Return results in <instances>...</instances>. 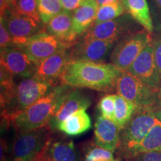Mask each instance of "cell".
I'll use <instances>...</instances> for the list:
<instances>
[{
	"instance_id": "34",
	"label": "cell",
	"mask_w": 161,
	"mask_h": 161,
	"mask_svg": "<svg viewBox=\"0 0 161 161\" xmlns=\"http://www.w3.org/2000/svg\"><path fill=\"white\" fill-rule=\"evenodd\" d=\"M119 1V0H96V3H97L98 7L102 5H108V4H111L114 3H116V2Z\"/></svg>"
},
{
	"instance_id": "38",
	"label": "cell",
	"mask_w": 161,
	"mask_h": 161,
	"mask_svg": "<svg viewBox=\"0 0 161 161\" xmlns=\"http://www.w3.org/2000/svg\"><path fill=\"white\" fill-rule=\"evenodd\" d=\"M5 1L7 2V3L8 4L9 6H11L14 4V3L15 2V0H5Z\"/></svg>"
},
{
	"instance_id": "7",
	"label": "cell",
	"mask_w": 161,
	"mask_h": 161,
	"mask_svg": "<svg viewBox=\"0 0 161 161\" xmlns=\"http://www.w3.org/2000/svg\"><path fill=\"white\" fill-rule=\"evenodd\" d=\"M152 41L151 33L146 30L126 36L113 50L111 64L120 71L127 72L141 52Z\"/></svg>"
},
{
	"instance_id": "10",
	"label": "cell",
	"mask_w": 161,
	"mask_h": 161,
	"mask_svg": "<svg viewBox=\"0 0 161 161\" xmlns=\"http://www.w3.org/2000/svg\"><path fill=\"white\" fill-rule=\"evenodd\" d=\"M127 72L140 78L159 93L161 87V76L157 69L152 41L144 48Z\"/></svg>"
},
{
	"instance_id": "11",
	"label": "cell",
	"mask_w": 161,
	"mask_h": 161,
	"mask_svg": "<svg viewBox=\"0 0 161 161\" xmlns=\"http://www.w3.org/2000/svg\"><path fill=\"white\" fill-rule=\"evenodd\" d=\"M114 43L81 38L68 49L70 61L102 62L109 54Z\"/></svg>"
},
{
	"instance_id": "9",
	"label": "cell",
	"mask_w": 161,
	"mask_h": 161,
	"mask_svg": "<svg viewBox=\"0 0 161 161\" xmlns=\"http://www.w3.org/2000/svg\"><path fill=\"white\" fill-rule=\"evenodd\" d=\"M131 17L127 14L110 21L92 24L82 35L86 40H101L116 42L132 34Z\"/></svg>"
},
{
	"instance_id": "6",
	"label": "cell",
	"mask_w": 161,
	"mask_h": 161,
	"mask_svg": "<svg viewBox=\"0 0 161 161\" xmlns=\"http://www.w3.org/2000/svg\"><path fill=\"white\" fill-rule=\"evenodd\" d=\"M117 94L131 102L137 108H153L159 93L136 76L128 72H122L116 84Z\"/></svg>"
},
{
	"instance_id": "1",
	"label": "cell",
	"mask_w": 161,
	"mask_h": 161,
	"mask_svg": "<svg viewBox=\"0 0 161 161\" xmlns=\"http://www.w3.org/2000/svg\"><path fill=\"white\" fill-rule=\"evenodd\" d=\"M122 72L112 64L70 61L60 76V82L72 88H88L107 92L116 88V81Z\"/></svg>"
},
{
	"instance_id": "24",
	"label": "cell",
	"mask_w": 161,
	"mask_h": 161,
	"mask_svg": "<svg viewBox=\"0 0 161 161\" xmlns=\"http://www.w3.org/2000/svg\"><path fill=\"white\" fill-rule=\"evenodd\" d=\"M125 11V8L122 0L108 5L100 6L98 7L96 20L93 24H99L116 19L119 16L124 14Z\"/></svg>"
},
{
	"instance_id": "23",
	"label": "cell",
	"mask_w": 161,
	"mask_h": 161,
	"mask_svg": "<svg viewBox=\"0 0 161 161\" xmlns=\"http://www.w3.org/2000/svg\"><path fill=\"white\" fill-rule=\"evenodd\" d=\"M136 109L137 107L131 102L119 94H116L114 122L117 125L120 130L128 124Z\"/></svg>"
},
{
	"instance_id": "22",
	"label": "cell",
	"mask_w": 161,
	"mask_h": 161,
	"mask_svg": "<svg viewBox=\"0 0 161 161\" xmlns=\"http://www.w3.org/2000/svg\"><path fill=\"white\" fill-rule=\"evenodd\" d=\"M126 11L133 19L152 33L154 26L151 17L149 8L146 0H122Z\"/></svg>"
},
{
	"instance_id": "8",
	"label": "cell",
	"mask_w": 161,
	"mask_h": 161,
	"mask_svg": "<svg viewBox=\"0 0 161 161\" xmlns=\"http://www.w3.org/2000/svg\"><path fill=\"white\" fill-rule=\"evenodd\" d=\"M4 23L11 35L14 45L23 46L28 40L45 31L43 23H39L27 16L19 14L8 8L3 15H1Z\"/></svg>"
},
{
	"instance_id": "32",
	"label": "cell",
	"mask_w": 161,
	"mask_h": 161,
	"mask_svg": "<svg viewBox=\"0 0 161 161\" xmlns=\"http://www.w3.org/2000/svg\"><path fill=\"white\" fill-rule=\"evenodd\" d=\"M85 0H60L64 11H72L80 7Z\"/></svg>"
},
{
	"instance_id": "3",
	"label": "cell",
	"mask_w": 161,
	"mask_h": 161,
	"mask_svg": "<svg viewBox=\"0 0 161 161\" xmlns=\"http://www.w3.org/2000/svg\"><path fill=\"white\" fill-rule=\"evenodd\" d=\"M55 86L46 80L33 77L26 78L16 84V87L11 98L5 104L1 106L2 119L7 125L16 116L31 104L43 97Z\"/></svg>"
},
{
	"instance_id": "31",
	"label": "cell",
	"mask_w": 161,
	"mask_h": 161,
	"mask_svg": "<svg viewBox=\"0 0 161 161\" xmlns=\"http://www.w3.org/2000/svg\"><path fill=\"white\" fill-rule=\"evenodd\" d=\"M128 160L129 161H161V151L142 153Z\"/></svg>"
},
{
	"instance_id": "39",
	"label": "cell",
	"mask_w": 161,
	"mask_h": 161,
	"mask_svg": "<svg viewBox=\"0 0 161 161\" xmlns=\"http://www.w3.org/2000/svg\"><path fill=\"white\" fill-rule=\"evenodd\" d=\"M158 98H159V102L161 103V87H160V90L159 92V95H158Z\"/></svg>"
},
{
	"instance_id": "20",
	"label": "cell",
	"mask_w": 161,
	"mask_h": 161,
	"mask_svg": "<svg viewBox=\"0 0 161 161\" xmlns=\"http://www.w3.org/2000/svg\"><path fill=\"white\" fill-rule=\"evenodd\" d=\"M86 109L78 110L61 122L57 127V130L70 136L84 134L92 127L91 119L86 111Z\"/></svg>"
},
{
	"instance_id": "37",
	"label": "cell",
	"mask_w": 161,
	"mask_h": 161,
	"mask_svg": "<svg viewBox=\"0 0 161 161\" xmlns=\"http://www.w3.org/2000/svg\"><path fill=\"white\" fill-rule=\"evenodd\" d=\"M156 116L159 120L161 121V109L156 113Z\"/></svg>"
},
{
	"instance_id": "30",
	"label": "cell",
	"mask_w": 161,
	"mask_h": 161,
	"mask_svg": "<svg viewBox=\"0 0 161 161\" xmlns=\"http://www.w3.org/2000/svg\"><path fill=\"white\" fill-rule=\"evenodd\" d=\"M14 45L12 41L11 35L8 31L7 28L4 23L3 19L0 18V47L1 49Z\"/></svg>"
},
{
	"instance_id": "29",
	"label": "cell",
	"mask_w": 161,
	"mask_h": 161,
	"mask_svg": "<svg viewBox=\"0 0 161 161\" xmlns=\"http://www.w3.org/2000/svg\"><path fill=\"white\" fill-rule=\"evenodd\" d=\"M158 33L152 40L154 51V60L158 71L161 76V24L158 26Z\"/></svg>"
},
{
	"instance_id": "18",
	"label": "cell",
	"mask_w": 161,
	"mask_h": 161,
	"mask_svg": "<svg viewBox=\"0 0 161 161\" xmlns=\"http://www.w3.org/2000/svg\"><path fill=\"white\" fill-rule=\"evenodd\" d=\"M98 5L96 0H85L72 13V35L76 40L91 27L96 20Z\"/></svg>"
},
{
	"instance_id": "28",
	"label": "cell",
	"mask_w": 161,
	"mask_h": 161,
	"mask_svg": "<svg viewBox=\"0 0 161 161\" xmlns=\"http://www.w3.org/2000/svg\"><path fill=\"white\" fill-rule=\"evenodd\" d=\"M114 152L97 146H90L85 153L84 161H93L98 158H114Z\"/></svg>"
},
{
	"instance_id": "4",
	"label": "cell",
	"mask_w": 161,
	"mask_h": 161,
	"mask_svg": "<svg viewBox=\"0 0 161 161\" xmlns=\"http://www.w3.org/2000/svg\"><path fill=\"white\" fill-rule=\"evenodd\" d=\"M158 119L153 108H137L128 124L120 130L119 154L122 156L127 151L140 142Z\"/></svg>"
},
{
	"instance_id": "5",
	"label": "cell",
	"mask_w": 161,
	"mask_h": 161,
	"mask_svg": "<svg viewBox=\"0 0 161 161\" xmlns=\"http://www.w3.org/2000/svg\"><path fill=\"white\" fill-rule=\"evenodd\" d=\"M51 134L49 125L39 129L18 133L12 148L11 161H33L45 149Z\"/></svg>"
},
{
	"instance_id": "12",
	"label": "cell",
	"mask_w": 161,
	"mask_h": 161,
	"mask_svg": "<svg viewBox=\"0 0 161 161\" xmlns=\"http://www.w3.org/2000/svg\"><path fill=\"white\" fill-rule=\"evenodd\" d=\"M0 64L14 76L23 78L33 77L37 69L23 48L17 45L1 49Z\"/></svg>"
},
{
	"instance_id": "16",
	"label": "cell",
	"mask_w": 161,
	"mask_h": 161,
	"mask_svg": "<svg viewBox=\"0 0 161 161\" xmlns=\"http://www.w3.org/2000/svg\"><path fill=\"white\" fill-rule=\"evenodd\" d=\"M94 142L96 146L114 152L119 146V128L113 120L99 115L95 122Z\"/></svg>"
},
{
	"instance_id": "15",
	"label": "cell",
	"mask_w": 161,
	"mask_h": 161,
	"mask_svg": "<svg viewBox=\"0 0 161 161\" xmlns=\"http://www.w3.org/2000/svg\"><path fill=\"white\" fill-rule=\"evenodd\" d=\"M90 104L91 101L90 98L79 90H70L64 97L49 125L52 130L57 129L60 122L78 110L87 109Z\"/></svg>"
},
{
	"instance_id": "13",
	"label": "cell",
	"mask_w": 161,
	"mask_h": 161,
	"mask_svg": "<svg viewBox=\"0 0 161 161\" xmlns=\"http://www.w3.org/2000/svg\"><path fill=\"white\" fill-rule=\"evenodd\" d=\"M19 46L37 66L57 52L68 49L59 39L48 33L46 30L31 37L24 45Z\"/></svg>"
},
{
	"instance_id": "17",
	"label": "cell",
	"mask_w": 161,
	"mask_h": 161,
	"mask_svg": "<svg viewBox=\"0 0 161 161\" xmlns=\"http://www.w3.org/2000/svg\"><path fill=\"white\" fill-rule=\"evenodd\" d=\"M46 31L55 36L68 49L77 42L72 35V12L64 11L46 24Z\"/></svg>"
},
{
	"instance_id": "14",
	"label": "cell",
	"mask_w": 161,
	"mask_h": 161,
	"mask_svg": "<svg viewBox=\"0 0 161 161\" xmlns=\"http://www.w3.org/2000/svg\"><path fill=\"white\" fill-rule=\"evenodd\" d=\"M70 62L68 49H61L47 58L37 66L35 77L57 86L66 65Z\"/></svg>"
},
{
	"instance_id": "36",
	"label": "cell",
	"mask_w": 161,
	"mask_h": 161,
	"mask_svg": "<svg viewBox=\"0 0 161 161\" xmlns=\"http://www.w3.org/2000/svg\"><path fill=\"white\" fill-rule=\"evenodd\" d=\"M93 161H119L115 158H98Z\"/></svg>"
},
{
	"instance_id": "25",
	"label": "cell",
	"mask_w": 161,
	"mask_h": 161,
	"mask_svg": "<svg viewBox=\"0 0 161 161\" xmlns=\"http://www.w3.org/2000/svg\"><path fill=\"white\" fill-rule=\"evenodd\" d=\"M37 6L40 19L44 25L64 11L60 0H37Z\"/></svg>"
},
{
	"instance_id": "19",
	"label": "cell",
	"mask_w": 161,
	"mask_h": 161,
	"mask_svg": "<svg viewBox=\"0 0 161 161\" xmlns=\"http://www.w3.org/2000/svg\"><path fill=\"white\" fill-rule=\"evenodd\" d=\"M44 152L53 161H81V157L72 140L51 138Z\"/></svg>"
},
{
	"instance_id": "26",
	"label": "cell",
	"mask_w": 161,
	"mask_h": 161,
	"mask_svg": "<svg viewBox=\"0 0 161 161\" xmlns=\"http://www.w3.org/2000/svg\"><path fill=\"white\" fill-rule=\"evenodd\" d=\"M10 7L19 14L27 16L39 23H42L38 12L37 0H15Z\"/></svg>"
},
{
	"instance_id": "27",
	"label": "cell",
	"mask_w": 161,
	"mask_h": 161,
	"mask_svg": "<svg viewBox=\"0 0 161 161\" xmlns=\"http://www.w3.org/2000/svg\"><path fill=\"white\" fill-rule=\"evenodd\" d=\"M115 97L116 94H108L101 98L98 104L100 115L113 121L115 110Z\"/></svg>"
},
{
	"instance_id": "2",
	"label": "cell",
	"mask_w": 161,
	"mask_h": 161,
	"mask_svg": "<svg viewBox=\"0 0 161 161\" xmlns=\"http://www.w3.org/2000/svg\"><path fill=\"white\" fill-rule=\"evenodd\" d=\"M72 87L60 84L12 119L11 124L17 133L30 131L47 126L57 111L58 107Z\"/></svg>"
},
{
	"instance_id": "35",
	"label": "cell",
	"mask_w": 161,
	"mask_h": 161,
	"mask_svg": "<svg viewBox=\"0 0 161 161\" xmlns=\"http://www.w3.org/2000/svg\"><path fill=\"white\" fill-rule=\"evenodd\" d=\"M154 3H155L157 8L158 10L159 17H160L161 19V0H154Z\"/></svg>"
},
{
	"instance_id": "21",
	"label": "cell",
	"mask_w": 161,
	"mask_h": 161,
	"mask_svg": "<svg viewBox=\"0 0 161 161\" xmlns=\"http://www.w3.org/2000/svg\"><path fill=\"white\" fill-rule=\"evenodd\" d=\"M155 151H161V121L159 119L143 140L127 151L122 157L129 159L142 153Z\"/></svg>"
},
{
	"instance_id": "33",
	"label": "cell",
	"mask_w": 161,
	"mask_h": 161,
	"mask_svg": "<svg viewBox=\"0 0 161 161\" xmlns=\"http://www.w3.org/2000/svg\"><path fill=\"white\" fill-rule=\"evenodd\" d=\"M33 161H53V160H52L51 158H49V157L46 155L43 151V152H42L41 154H40V155L38 156L37 158L35 159Z\"/></svg>"
}]
</instances>
